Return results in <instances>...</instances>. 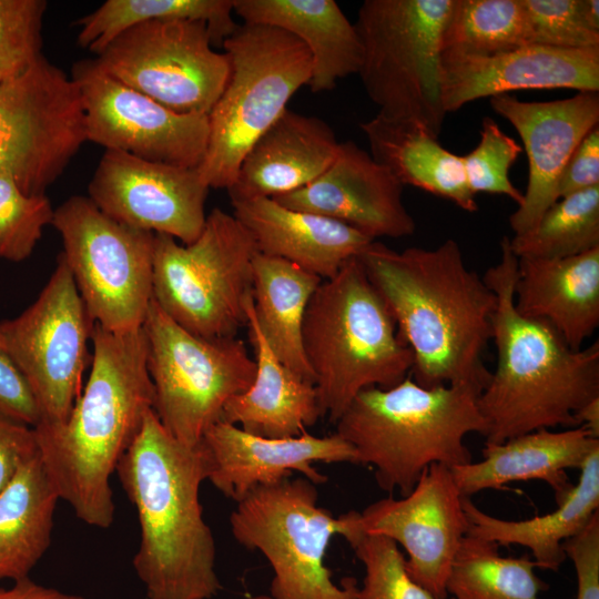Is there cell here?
Masks as SVG:
<instances>
[{
	"label": "cell",
	"mask_w": 599,
	"mask_h": 599,
	"mask_svg": "<svg viewBox=\"0 0 599 599\" xmlns=\"http://www.w3.org/2000/svg\"><path fill=\"white\" fill-rule=\"evenodd\" d=\"M560 88L599 92V49L527 44L491 55L441 54L446 113L516 90Z\"/></svg>",
	"instance_id": "44dd1931"
},
{
	"label": "cell",
	"mask_w": 599,
	"mask_h": 599,
	"mask_svg": "<svg viewBox=\"0 0 599 599\" xmlns=\"http://www.w3.org/2000/svg\"><path fill=\"white\" fill-rule=\"evenodd\" d=\"M339 142L324 120L286 109L243 158L231 202L274 199L317 179L333 162Z\"/></svg>",
	"instance_id": "603a6c76"
},
{
	"label": "cell",
	"mask_w": 599,
	"mask_h": 599,
	"mask_svg": "<svg viewBox=\"0 0 599 599\" xmlns=\"http://www.w3.org/2000/svg\"><path fill=\"white\" fill-rule=\"evenodd\" d=\"M562 550L575 568L576 599H599V511L577 535L564 541Z\"/></svg>",
	"instance_id": "7bdbcfd3"
},
{
	"label": "cell",
	"mask_w": 599,
	"mask_h": 599,
	"mask_svg": "<svg viewBox=\"0 0 599 599\" xmlns=\"http://www.w3.org/2000/svg\"><path fill=\"white\" fill-rule=\"evenodd\" d=\"M0 599H85L78 595L65 593L54 588L35 583L29 577L14 581L9 589L0 588Z\"/></svg>",
	"instance_id": "bcb514c9"
},
{
	"label": "cell",
	"mask_w": 599,
	"mask_h": 599,
	"mask_svg": "<svg viewBox=\"0 0 599 599\" xmlns=\"http://www.w3.org/2000/svg\"><path fill=\"white\" fill-rule=\"evenodd\" d=\"M85 142L78 85L44 55L0 84V174L24 194L45 195Z\"/></svg>",
	"instance_id": "4fadbf2b"
},
{
	"label": "cell",
	"mask_w": 599,
	"mask_h": 599,
	"mask_svg": "<svg viewBox=\"0 0 599 599\" xmlns=\"http://www.w3.org/2000/svg\"><path fill=\"white\" fill-rule=\"evenodd\" d=\"M518 257L509 236L484 278L496 295L491 341L496 366L477 397L485 443L558 426L577 427L575 414L599 397V343L571 349L544 322L520 315L514 303Z\"/></svg>",
	"instance_id": "277c9868"
},
{
	"label": "cell",
	"mask_w": 599,
	"mask_h": 599,
	"mask_svg": "<svg viewBox=\"0 0 599 599\" xmlns=\"http://www.w3.org/2000/svg\"><path fill=\"white\" fill-rule=\"evenodd\" d=\"M52 225L93 323L112 333L141 328L153 298L155 234L111 219L82 195L54 209Z\"/></svg>",
	"instance_id": "7c38bea8"
},
{
	"label": "cell",
	"mask_w": 599,
	"mask_h": 599,
	"mask_svg": "<svg viewBox=\"0 0 599 599\" xmlns=\"http://www.w3.org/2000/svg\"><path fill=\"white\" fill-rule=\"evenodd\" d=\"M245 313L256 372L248 389L225 404L221 420L266 438L301 436L322 417L315 385L288 369L270 348L254 317L252 295Z\"/></svg>",
	"instance_id": "4316f807"
},
{
	"label": "cell",
	"mask_w": 599,
	"mask_h": 599,
	"mask_svg": "<svg viewBox=\"0 0 599 599\" xmlns=\"http://www.w3.org/2000/svg\"><path fill=\"white\" fill-rule=\"evenodd\" d=\"M38 451L33 427L0 417V495Z\"/></svg>",
	"instance_id": "f6af8a7d"
},
{
	"label": "cell",
	"mask_w": 599,
	"mask_h": 599,
	"mask_svg": "<svg viewBox=\"0 0 599 599\" xmlns=\"http://www.w3.org/2000/svg\"><path fill=\"white\" fill-rule=\"evenodd\" d=\"M250 232L233 215L213 209L191 244L154 235L153 300L176 324L204 338L236 337L246 325L253 261Z\"/></svg>",
	"instance_id": "9c48e42d"
},
{
	"label": "cell",
	"mask_w": 599,
	"mask_h": 599,
	"mask_svg": "<svg viewBox=\"0 0 599 599\" xmlns=\"http://www.w3.org/2000/svg\"><path fill=\"white\" fill-rule=\"evenodd\" d=\"M509 243L518 258H562L599 247V186L559 199Z\"/></svg>",
	"instance_id": "e575fe53"
},
{
	"label": "cell",
	"mask_w": 599,
	"mask_h": 599,
	"mask_svg": "<svg viewBox=\"0 0 599 599\" xmlns=\"http://www.w3.org/2000/svg\"><path fill=\"white\" fill-rule=\"evenodd\" d=\"M463 498L451 468L433 464L408 495L383 498L357 511L356 525L364 534L400 546L409 576L437 599H447L449 570L469 528Z\"/></svg>",
	"instance_id": "e0dca14e"
},
{
	"label": "cell",
	"mask_w": 599,
	"mask_h": 599,
	"mask_svg": "<svg viewBox=\"0 0 599 599\" xmlns=\"http://www.w3.org/2000/svg\"><path fill=\"white\" fill-rule=\"evenodd\" d=\"M595 186H599V125L582 139L565 165L557 183V199Z\"/></svg>",
	"instance_id": "ee69618b"
},
{
	"label": "cell",
	"mask_w": 599,
	"mask_h": 599,
	"mask_svg": "<svg viewBox=\"0 0 599 599\" xmlns=\"http://www.w3.org/2000/svg\"><path fill=\"white\" fill-rule=\"evenodd\" d=\"M53 215L47 195L24 194L10 176L0 174V258H28Z\"/></svg>",
	"instance_id": "74e56055"
},
{
	"label": "cell",
	"mask_w": 599,
	"mask_h": 599,
	"mask_svg": "<svg viewBox=\"0 0 599 599\" xmlns=\"http://www.w3.org/2000/svg\"><path fill=\"white\" fill-rule=\"evenodd\" d=\"M302 342L322 417L334 424L361 392L393 387L413 367V353L358 256L313 293Z\"/></svg>",
	"instance_id": "8992f818"
},
{
	"label": "cell",
	"mask_w": 599,
	"mask_h": 599,
	"mask_svg": "<svg viewBox=\"0 0 599 599\" xmlns=\"http://www.w3.org/2000/svg\"><path fill=\"white\" fill-rule=\"evenodd\" d=\"M222 47L230 73L207 114V148L197 171L209 189L227 190L251 146L308 85L312 58L293 34L260 24H238Z\"/></svg>",
	"instance_id": "52a82bcc"
},
{
	"label": "cell",
	"mask_w": 599,
	"mask_h": 599,
	"mask_svg": "<svg viewBox=\"0 0 599 599\" xmlns=\"http://www.w3.org/2000/svg\"><path fill=\"white\" fill-rule=\"evenodd\" d=\"M514 303L571 349L582 348L599 326V247L562 258H518Z\"/></svg>",
	"instance_id": "d4e9b609"
},
{
	"label": "cell",
	"mask_w": 599,
	"mask_h": 599,
	"mask_svg": "<svg viewBox=\"0 0 599 599\" xmlns=\"http://www.w3.org/2000/svg\"><path fill=\"white\" fill-rule=\"evenodd\" d=\"M209 190L197 167L105 150L89 183L88 197L122 224L191 244L205 224Z\"/></svg>",
	"instance_id": "ac0fdd59"
},
{
	"label": "cell",
	"mask_w": 599,
	"mask_h": 599,
	"mask_svg": "<svg viewBox=\"0 0 599 599\" xmlns=\"http://www.w3.org/2000/svg\"><path fill=\"white\" fill-rule=\"evenodd\" d=\"M358 258L413 353L414 382L480 394L490 377L484 354L496 295L466 265L459 244L448 238L434 248L395 251L373 241Z\"/></svg>",
	"instance_id": "6da1fadb"
},
{
	"label": "cell",
	"mask_w": 599,
	"mask_h": 599,
	"mask_svg": "<svg viewBox=\"0 0 599 599\" xmlns=\"http://www.w3.org/2000/svg\"><path fill=\"white\" fill-rule=\"evenodd\" d=\"M142 329L154 389L153 412L187 446L222 419L225 404L253 383L256 364L236 337L204 338L170 318L152 298Z\"/></svg>",
	"instance_id": "8fae6325"
},
{
	"label": "cell",
	"mask_w": 599,
	"mask_h": 599,
	"mask_svg": "<svg viewBox=\"0 0 599 599\" xmlns=\"http://www.w3.org/2000/svg\"><path fill=\"white\" fill-rule=\"evenodd\" d=\"M599 438L583 427L561 432L539 429L502 443H485L483 459L451 468L465 497L499 489L514 481H545L559 501L572 487L567 469H580Z\"/></svg>",
	"instance_id": "484cf974"
},
{
	"label": "cell",
	"mask_w": 599,
	"mask_h": 599,
	"mask_svg": "<svg viewBox=\"0 0 599 599\" xmlns=\"http://www.w3.org/2000/svg\"><path fill=\"white\" fill-rule=\"evenodd\" d=\"M115 471L139 517L141 541L133 567L146 597H215L222 585L214 537L200 502L201 484L210 474L202 443L179 441L152 409Z\"/></svg>",
	"instance_id": "3957f363"
},
{
	"label": "cell",
	"mask_w": 599,
	"mask_h": 599,
	"mask_svg": "<svg viewBox=\"0 0 599 599\" xmlns=\"http://www.w3.org/2000/svg\"><path fill=\"white\" fill-rule=\"evenodd\" d=\"M317 499L314 483L286 478L254 488L230 516L235 540L270 562L272 599H356V580L336 583L324 562L331 539L347 532V514L334 517Z\"/></svg>",
	"instance_id": "30bf717a"
},
{
	"label": "cell",
	"mask_w": 599,
	"mask_h": 599,
	"mask_svg": "<svg viewBox=\"0 0 599 599\" xmlns=\"http://www.w3.org/2000/svg\"><path fill=\"white\" fill-rule=\"evenodd\" d=\"M346 541L365 570L356 599H437L409 576L405 556L392 539L356 530Z\"/></svg>",
	"instance_id": "8d00e7d4"
},
{
	"label": "cell",
	"mask_w": 599,
	"mask_h": 599,
	"mask_svg": "<svg viewBox=\"0 0 599 599\" xmlns=\"http://www.w3.org/2000/svg\"><path fill=\"white\" fill-rule=\"evenodd\" d=\"M451 599V598H450Z\"/></svg>",
	"instance_id": "f907efd6"
},
{
	"label": "cell",
	"mask_w": 599,
	"mask_h": 599,
	"mask_svg": "<svg viewBox=\"0 0 599 599\" xmlns=\"http://www.w3.org/2000/svg\"><path fill=\"white\" fill-rule=\"evenodd\" d=\"M58 499L38 451L0 495V580L29 577L50 546Z\"/></svg>",
	"instance_id": "1f68e13d"
},
{
	"label": "cell",
	"mask_w": 599,
	"mask_h": 599,
	"mask_svg": "<svg viewBox=\"0 0 599 599\" xmlns=\"http://www.w3.org/2000/svg\"><path fill=\"white\" fill-rule=\"evenodd\" d=\"M233 9L244 23L282 29L304 43L312 58V92L331 91L358 73L361 41L334 0H233Z\"/></svg>",
	"instance_id": "83f0119b"
},
{
	"label": "cell",
	"mask_w": 599,
	"mask_h": 599,
	"mask_svg": "<svg viewBox=\"0 0 599 599\" xmlns=\"http://www.w3.org/2000/svg\"><path fill=\"white\" fill-rule=\"evenodd\" d=\"M233 0H106L74 22L78 44L98 55L126 29L150 20H192L206 23L213 45L231 35Z\"/></svg>",
	"instance_id": "d6a6232c"
},
{
	"label": "cell",
	"mask_w": 599,
	"mask_h": 599,
	"mask_svg": "<svg viewBox=\"0 0 599 599\" xmlns=\"http://www.w3.org/2000/svg\"><path fill=\"white\" fill-rule=\"evenodd\" d=\"M93 60L111 78L182 114H209L230 73L206 23L192 20L135 24Z\"/></svg>",
	"instance_id": "5bb4252c"
},
{
	"label": "cell",
	"mask_w": 599,
	"mask_h": 599,
	"mask_svg": "<svg viewBox=\"0 0 599 599\" xmlns=\"http://www.w3.org/2000/svg\"><path fill=\"white\" fill-rule=\"evenodd\" d=\"M201 443L210 461L207 480L235 501L258 486L290 478L293 471L315 485L323 484L327 477L313 466L318 461L356 464L354 448L336 433L266 438L220 420L206 430Z\"/></svg>",
	"instance_id": "7402d4cb"
},
{
	"label": "cell",
	"mask_w": 599,
	"mask_h": 599,
	"mask_svg": "<svg viewBox=\"0 0 599 599\" xmlns=\"http://www.w3.org/2000/svg\"><path fill=\"white\" fill-rule=\"evenodd\" d=\"M453 0H365L354 23L362 47L358 75L378 114L409 121L438 138L441 34Z\"/></svg>",
	"instance_id": "ba28073f"
},
{
	"label": "cell",
	"mask_w": 599,
	"mask_h": 599,
	"mask_svg": "<svg viewBox=\"0 0 599 599\" xmlns=\"http://www.w3.org/2000/svg\"><path fill=\"white\" fill-rule=\"evenodd\" d=\"M0 417L30 427L41 422L34 395L0 334Z\"/></svg>",
	"instance_id": "b9f144b4"
},
{
	"label": "cell",
	"mask_w": 599,
	"mask_h": 599,
	"mask_svg": "<svg viewBox=\"0 0 599 599\" xmlns=\"http://www.w3.org/2000/svg\"><path fill=\"white\" fill-rule=\"evenodd\" d=\"M479 392L464 385L426 388L410 374L389 388L361 392L335 422L336 434L374 468L378 487L408 495L433 464L453 468L473 461L465 444L485 435Z\"/></svg>",
	"instance_id": "5b68a950"
},
{
	"label": "cell",
	"mask_w": 599,
	"mask_h": 599,
	"mask_svg": "<svg viewBox=\"0 0 599 599\" xmlns=\"http://www.w3.org/2000/svg\"><path fill=\"white\" fill-rule=\"evenodd\" d=\"M490 106L518 132L528 158L524 199L510 215L514 234L536 225L558 201L557 183L582 139L599 124V92L580 91L571 98L526 102L510 94L490 98Z\"/></svg>",
	"instance_id": "d6986e66"
},
{
	"label": "cell",
	"mask_w": 599,
	"mask_h": 599,
	"mask_svg": "<svg viewBox=\"0 0 599 599\" xmlns=\"http://www.w3.org/2000/svg\"><path fill=\"white\" fill-rule=\"evenodd\" d=\"M498 545L467 534L456 552L446 582L451 599H540L548 583L527 555L505 557Z\"/></svg>",
	"instance_id": "836d02e7"
},
{
	"label": "cell",
	"mask_w": 599,
	"mask_h": 599,
	"mask_svg": "<svg viewBox=\"0 0 599 599\" xmlns=\"http://www.w3.org/2000/svg\"><path fill=\"white\" fill-rule=\"evenodd\" d=\"M581 8L587 23L596 31H599V1L581 0Z\"/></svg>",
	"instance_id": "c3c4849f"
},
{
	"label": "cell",
	"mask_w": 599,
	"mask_h": 599,
	"mask_svg": "<svg viewBox=\"0 0 599 599\" xmlns=\"http://www.w3.org/2000/svg\"><path fill=\"white\" fill-rule=\"evenodd\" d=\"M520 3L529 44L599 49V31L587 23L581 0H520Z\"/></svg>",
	"instance_id": "60d3db41"
},
{
	"label": "cell",
	"mask_w": 599,
	"mask_h": 599,
	"mask_svg": "<svg viewBox=\"0 0 599 599\" xmlns=\"http://www.w3.org/2000/svg\"><path fill=\"white\" fill-rule=\"evenodd\" d=\"M520 0H453L443 34V53L491 55L527 45Z\"/></svg>",
	"instance_id": "d590c367"
},
{
	"label": "cell",
	"mask_w": 599,
	"mask_h": 599,
	"mask_svg": "<svg viewBox=\"0 0 599 599\" xmlns=\"http://www.w3.org/2000/svg\"><path fill=\"white\" fill-rule=\"evenodd\" d=\"M71 78L89 142L152 162L199 167L207 148V114L174 112L111 78L93 59L75 62Z\"/></svg>",
	"instance_id": "2e32d148"
},
{
	"label": "cell",
	"mask_w": 599,
	"mask_h": 599,
	"mask_svg": "<svg viewBox=\"0 0 599 599\" xmlns=\"http://www.w3.org/2000/svg\"><path fill=\"white\" fill-rule=\"evenodd\" d=\"M93 327L60 254L38 298L17 317L0 322V334L34 395L41 422H64L80 397Z\"/></svg>",
	"instance_id": "9a60e30c"
},
{
	"label": "cell",
	"mask_w": 599,
	"mask_h": 599,
	"mask_svg": "<svg viewBox=\"0 0 599 599\" xmlns=\"http://www.w3.org/2000/svg\"><path fill=\"white\" fill-rule=\"evenodd\" d=\"M579 470L578 483L557 501L554 511L529 519L491 516L464 496L468 534L498 546L526 547L537 568L557 571L566 560L564 541L577 535L599 511V448L591 451Z\"/></svg>",
	"instance_id": "f1b7e54d"
},
{
	"label": "cell",
	"mask_w": 599,
	"mask_h": 599,
	"mask_svg": "<svg viewBox=\"0 0 599 599\" xmlns=\"http://www.w3.org/2000/svg\"><path fill=\"white\" fill-rule=\"evenodd\" d=\"M372 158L385 166L404 186L412 185L455 203L466 212L478 206L464 172L461 155L441 146L420 125L376 116L361 124Z\"/></svg>",
	"instance_id": "f546056e"
},
{
	"label": "cell",
	"mask_w": 599,
	"mask_h": 599,
	"mask_svg": "<svg viewBox=\"0 0 599 599\" xmlns=\"http://www.w3.org/2000/svg\"><path fill=\"white\" fill-rule=\"evenodd\" d=\"M91 372L69 417L33 427L39 454L59 498L85 524L114 520L110 477L153 409L142 327L112 333L94 324Z\"/></svg>",
	"instance_id": "7a4b0ae2"
},
{
	"label": "cell",
	"mask_w": 599,
	"mask_h": 599,
	"mask_svg": "<svg viewBox=\"0 0 599 599\" xmlns=\"http://www.w3.org/2000/svg\"><path fill=\"white\" fill-rule=\"evenodd\" d=\"M577 427L586 428L593 437L599 438V397L583 405L576 414Z\"/></svg>",
	"instance_id": "7dc6e473"
},
{
	"label": "cell",
	"mask_w": 599,
	"mask_h": 599,
	"mask_svg": "<svg viewBox=\"0 0 599 599\" xmlns=\"http://www.w3.org/2000/svg\"><path fill=\"white\" fill-rule=\"evenodd\" d=\"M45 0H0V84L27 71L42 53Z\"/></svg>",
	"instance_id": "ab89813d"
},
{
	"label": "cell",
	"mask_w": 599,
	"mask_h": 599,
	"mask_svg": "<svg viewBox=\"0 0 599 599\" xmlns=\"http://www.w3.org/2000/svg\"><path fill=\"white\" fill-rule=\"evenodd\" d=\"M233 215L252 235L258 253L291 262L327 280L373 242L356 229L315 213L286 207L271 197L234 201Z\"/></svg>",
	"instance_id": "cb8c5ba5"
},
{
	"label": "cell",
	"mask_w": 599,
	"mask_h": 599,
	"mask_svg": "<svg viewBox=\"0 0 599 599\" xmlns=\"http://www.w3.org/2000/svg\"><path fill=\"white\" fill-rule=\"evenodd\" d=\"M245 599H272L270 595H257V596H250Z\"/></svg>",
	"instance_id": "681fc988"
},
{
	"label": "cell",
	"mask_w": 599,
	"mask_h": 599,
	"mask_svg": "<svg viewBox=\"0 0 599 599\" xmlns=\"http://www.w3.org/2000/svg\"><path fill=\"white\" fill-rule=\"evenodd\" d=\"M479 134L477 146L461 156L470 192L506 195L519 206L524 193L511 183L509 170L522 148L491 118L483 119Z\"/></svg>",
	"instance_id": "f35d334b"
},
{
	"label": "cell",
	"mask_w": 599,
	"mask_h": 599,
	"mask_svg": "<svg viewBox=\"0 0 599 599\" xmlns=\"http://www.w3.org/2000/svg\"><path fill=\"white\" fill-rule=\"evenodd\" d=\"M403 190L404 185L385 166L347 141L339 143L335 159L317 179L273 200L347 224L375 241L415 232Z\"/></svg>",
	"instance_id": "ffe728a7"
},
{
	"label": "cell",
	"mask_w": 599,
	"mask_h": 599,
	"mask_svg": "<svg viewBox=\"0 0 599 599\" xmlns=\"http://www.w3.org/2000/svg\"><path fill=\"white\" fill-rule=\"evenodd\" d=\"M318 276L285 260L257 253L253 261V314L276 357L301 378L314 384L306 362L302 328Z\"/></svg>",
	"instance_id": "4dcf8cb0"
}]
</instances>
